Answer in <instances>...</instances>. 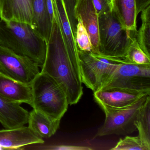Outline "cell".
I'll list each match as a JSON object with an SVG mask.
<instances>
[{
	"mask_svg": "<svg viewBox=\"0 0 150 150\" xmlns=\"http://www.w3.org/2000/svg\"><path fill=\"white\" fill-rule=\"evenodd\" d=\"M42 73L55 80L67 96L69 105L76 104L83 94L79 55L68 52L58 22L54 16Z\"/></svg>",
	"mask_w": 150,
	"mask_h": 150,
	"instance_id": "1",
	"label": "cell"
},
{
	"mask_svg": "<svg viewBox=\"0 0 150 150\" xmlns=\"http://www.w3.org/2000/svg\"><path fill=\"white\" fill-rule=\"evenodd\" d=\"M0 45L28 57L40 67L44 63L47 42L28 23L0 19Z\"/></svg>",
	"mask_w": 150,
	"mask_h": 150,
	"instance_id": "2",
	"label": "cell"
},
{
	"mask_svg": "<svg viewBox=\"0 0 150 150\" xmlns=\"http://www.w3.org/2000/svg\"><path fill=\"white\" fill-rule=\"evenodd\" d=\"M34 109L54 120H61L68 108L67 96L52 78L40 72L31 84Z\"/></svg>",
	"mask_w": 150,
	"mask_h": 150,
	"instance_id": "3",
	"label": "cell"
},
{
	"mask_svg": "<svg viewBox=\"0 0 150 150\" xmlns=\"http://www.w3.org/2000/svg\"><path fill=\"white\" fill-rule=\"evenodd\" d=\"M99 52L108 58L123 59L133 33L122 26L113 11L98 16Z\"/></svg>",
	"mask_w": 150,
	"mask_h": 150,
	"instance_id": "4",
	"label": "cell"
},
{
	"mask_svg": "<svg viewBox=\"0 0 150 150\" xmlns=\"http://www.w3.org/2000/svg\"><path fill=\"white\" fill-rule=\"evenodd\" d=\"M81 81L96 92L102 87L121 59L108 58L78 49Z\"/></svg>",
	"mask_w": 150,
	"mask_h": 150,
	"instance_id": "5",
	"label": "cell"
},
{
	"mask_svg": "<svg viewBox=\"0 0 150 150\" xmlns=\"http://www.w3.org/2000/svg\"><path fill=\"white\" fill-rule=\"evenodd\" d=\"M148 96H143L133 104L125 108H114L99 104L105 113V119L94 138L113 134L127 135L136 131L134 122Z\"/></svg>",
	"mask_w": 150,
	"mask_h": 150,
	"instance_id": "6",
	"label": "cell"
},
{
	"mask_svg": "<svg viewBox=\"0 0 150 150\" xmlns=\"http://www.w3.org/2000/svg\"><path fill=\"white\" fill-rule=\"evenodd\" d=\"M102 87L120 88L150 93V64H136L121 59Z\"/></svg>",
	"mask_w": 150,
	"mask_h": 150,
	"instance_id": "7",
	"label": "cell"
},
{
	"mask_svg": "<svg viewBox=\"0 0 150 150\" xmlns=\"http://www.w3.org/2000/svg\"><path fill=\"white\" fill-rule=\"evenodd\" d=\"M39 67L26 56L0 45V71L9 78L31 85L40 73Z\"/></svg>",
	"mask_w": 150,
	"mask_h": 150,
	"instance_id": "8",
	"label": "cell"
},
{
	"mask_svg": "<svg viewBox=\"0 0 150 150\" xmlns=\"http://www.w3.org/2000/svg\"><path fill=\"white\" fill-rule=\"evenodd\" d=\"M150 93L117 87H102L94 92V98L98 104L114 108L128 107Z\"/></svg>",
	"mask_w": 150,
	"mask_h": 150,
	"instance_id": "9",
	"label": "cell"
},
{
	"mask_svg": "<svg viewBox=\"0 0 150 150\" xmlns=\"http://www.w3.org/2000/svg\"><path fill=\"white\" fill-rule=\"evenodd\" d=\"M76 18H80L86 28L92 45V52L100 55L98 15L92 0H77L75 6Z\"/></svg>",
	"mask_w": 150,
	"mask_h": 150,
	"instance_id": "10",
	"label": "cell"
},
{
	"mask_svg": "<svg viewBox=\"0 0 150 150\" xmlns=\"http://www.w3.org/2000/svg\"><path fill=\"white\" fill-rule=\"evenodd\" d=\"M44 142L43 138L34 133L28 126L0 130V147L2 148L19 149L28 145Z\"/></svg>",
	"mask_w": 150,
	"mask_h": 150,
	"instance_id": "11",
	"label": "cell"
},
{
	"mask_svg": "<svg viewBox=\"0 0 150 150\" xmlns=\"http://www.w3.org/2000/svg\"><path fill=\"white\" fill-rule=\"evenodd\" d=\"M0 19L25 23L33 28L31 0H0Z\"/></svg>",
	"mask_w": 150,
	"mask_h": 150,
	"instance_id": "12",
	"label": "cell"
},
{
	"mask_svg": "<svg viewBox=\"0 0 150 150\" xmlns=\"http://www.w3.org/2000/svg\"><path fill=\"white\" fill-rule=\"evenodd\" d=\"M29 112L0 95V123L6 129L22 127L28 123Z\"/></svg>",
	"mask_w": 150,
	"mask_h": 150,
	"instance_id": "13",
	"label": "cell"
},
{
	"mask_svg": "<svg viewBox=\"0 0 150 150\" xmlns=\"http://www.w3.org/2000/svg\"><path fill=\"white\" fill-rule=\"evenodd\" d=\"M0 95L13 102L32 105L31 85L15 80L2 73L0 75Z\"/></svg>",
	"mask_w": 150,
	"mask_h": 150,
	"instance_id": "14",
	"label": "cell"
},
{
	"mask_svg": "<svg viewBox=\"0 0 150 150\" xmlns=\"http://www.w3.org/2000/svg\"><path fill=\"white\" fill-rule=\"evenodd\" d=\"M33 28L48 42L50 36L52 21L48 10L47 0H31Z\"/></svg>",
	"mask_w": 150,
	"mask_h": 150,
	"instance_id": "15",
	"label": "cell"
},
{
	"mask_svg": "<svg viewBox=\"0 0 150 150\" xmlns=\"http://www.w3.org/2000/svg\"><path fill=\"white\" fill-rule=\"evenodd\" d=\"M112 11L129 32H137L136 0H112Z\"/></svg>",
	"mask_w": 150,
	"mask_h": 150,
	"instance_id": "16",
	"label": "cell"
},
{
	"mask_svg": "<svg viewBox=\"0 0 150 150\" xmlns=\"http://www.w3.org/2000/svg\"><path fill=\"white\" fill-rule=\"evenodd\" d=\"M54 16L58 22L62 36L68 52L79 55L75 38L67 14L63 0H52Z\"/></svg>",
	"mask_w": 150,
	"mask_h": 150,
	"instance_id": "17",
	"label": "cell"
},
{
	"mask_svg": "<svg viewBox=\"0 0 150 150\" xmlns=\"http://www.w3.org/2000/svg\"><path fill=\"white\" fill-rule=\"evenodd\" d=\"M60 120H54L35 110L29 112L28 127L42 138H49L54 135L59 128Z\"/></svg>",
	"mask_w": 150,
	"mask_h": 150,
	"instance_id": "18",
	"label": "cell"
},
{
	"mask_svg": "<svg viewBox=\"0 0 150 150\" xmlns=\"http://www.w3.org/2000/svg\"><path fill=\"white\" fill-rule=\"evenodd\" d=\"M139 137L143 144L150 150V97L147 96L141 106L134 122Z\"/></svg>",
	"mask_w": 150,
	"mask_h": 150,
	"instance_id": "19",
	"label": "cell"
},
{
	"mask_svg": "<svg viewBox=\"0 0 150 150\" xmlns=\"http://www.w3.org/2000/svg\"><path fill=\"white\" fill-rule=\"evenodd\" d=\"M141 12L142 24L136 38L139 47L150 57V5Z\"/></svg>",
	"mask_w": 150,
	"mask_h": 150,
	"instance_id": "20",
	"label": "cell"
},
{
	"mask_svg": "<svg viewBox=\"0 0 150 150\" xmlns=\"http://www.w3.org/2000/svg\"><path fill=\"white\" fill-rule=\"evenodd\" d=\"M137 33H133L132 35L130 42L123 60L136 64H150V57L142 50L137 41Z\"/></svg>",
	"mask_w": 150,
	"mask_h": 150,
	"instance_id": "21",
	"label": "cell"
},
{
	"mask_svg": "<svg viewBox=\"0 0 150 150\" xmlns=\"http://www.w3.org/2000/svg\"><path fill=\"white\" fill-rule=\"evenodd\" d=\"M112 150H150L144 144L139 136H126L120 139L115 146L111 148Z\"/></svg>",
	"mask_w": 150,
	"mask_h": 150,
	"instance_id": "22",
	"label": "cell"
},
{
	"mask_svg": "<svg viewBox=\"0 0 150 150\" xmlns=\"http://www.w3.org/2000/svg\"><path fill=\"white\" fill-rule=\"evenodd\" d=\"M75 40L77 48L81 50L92 52V45L88 33L80 18H77Z\"/></svg>",
	"mask_w": 150,
	"mask_h": 150,
	"instance_id": "23",
	"label": "cell"
},
{
	"mask_svg": "<svg viewBox=\"0 0 150 150\" xmlns=\"http://www.w3.org/2000/svg\"><path fill=\"white\" fill-rule=\"evenodd\" d=\"M77 1V0H63L65 8L74 37L78 23V21L75 15V10Z\"/></svg>",
	"mask_w": 150,
	"mask_h": 150,
	"instance_id": "24",
	"label": "cell"
},
{
	"mask_svg": "<svg viewBox=\"0 0 150 150\" xmlns=\"http://www.w3.org/2000/svg\"><path fill=\"white\" fill-rule=\"evenodd\" d=\"M98 16L112 11V0H92Z\"/></svg>",
	"mask_w": 150,
	"mask_h": 150,
	"instance_id": "25",
	"label": "cell"
},
{
	"mask_svg": "<svg viewBox=\"0 0 150 150\" xmlns=\"http://www.w3.org/2000/svg\"><path fill=\"white\" fill-rule=\"evenodd\" d=\"M42 149L53 150H90L92 148L88 146H79L70 145H59L46 146Z\"/></svg>",
	"mask_w": 150,
	"mask_h": 150,
	"instance_id": "26",
	"label": "cell"
},
{
	"mask_svg": "<svg viewBox=\"0 0 150 150\" xmlns=\"http://www.w3.org/2000/svg\"><path fill=\"white\" fill-rule=\"evenodd\" d=\"M137 13L138 15L142 10L150 5V0H136Z\"/></svg>",
	"mask_w": 150,
	"mask_h": 150,
	"instance_id": "27",
	"label": "cell"
},
{
	"mask_svg": "<svg viewBox=\"0 0 150 150\" xmlns=\"http://www.w3.org/2000/svg\"><path fill=\"white\" fill-rule=\"evenodd\" d=\"M1 72L0 71V75H1Z\"/></svg>",
	"mask_w": 150,
	"mask_h": 150,
	"instance_id": "28",
	"label": "cell"
}]
</instances>
